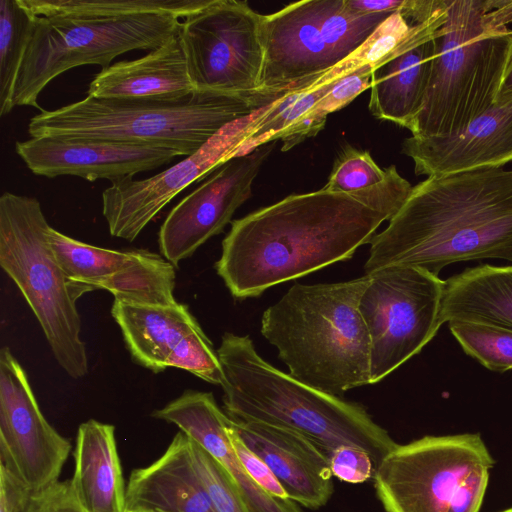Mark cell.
<instances>
[{"instance_id":"1","label":"cell","mask_w":512,"mask_h":512,"mask_svg":"<svg viewBox=\"0 0 512 512\" xmlns=\"http://www.w3.org/2000/svg\"><path fill=\"white\" fill-rule=\"evenodd\" d=\"M412 188L391 165L383 181L360 191L289 195L232 222L217 274L243 299L348 260L400 210Z\"/></svg>"},{"instance_id":"2","label":"cell","mask_w":512,"mask_h":512,"mask_svg":"<svg viewBox=\"0 0 512 512\" xmlns=\"http://www.w3.org/2000/svg\"><path fill=\"white\" fill-rule=\"evenodd\" d=\"M370 244L366 274L403 265L438 276L456 262H512V170L427 177Z\"/></svg>"},{"instance_id":"3","label":"cell","mask_w":512,"mask_h":512,"mask_svg":"<svg viewBox=\"0 0 512 512\" xmlns=\"http://www.w3.org/2000/svg\"><path fill=\"white\" fill-rule=\"evenodd\" d=\"M225 383L223 404L234 421L294 431L328 456L339 446L360 447L378 465L398 444L366 409L306 385L273 367L248 336L226 332L217 350Z\"/></svg>"},{"instance_id":"4","label":"cell","mask_w":512,"mask_h":512,"mask_svg":"<svg viewBox=\"0 0 512 512\" xmlns=\"http://www.w3.org/2000/svg\"><path fill=\"white\" fill-rule=\"evenodd\" d=\"M370 275L345 282L295 284L261 319V333L276 347L289 375L342 396L371 384L370 341L359 300Z\"/></svg>"},{"instance_id":"5","label":"cell","mask_w":512,"mask_h":512,"mask_svg":"<svg viewBox=\"0 0 512 512\" xmlns=\"http://www.w3.org/2000/svg\"><path fill=\"white\" fill-rule=\"evenodd\" d=\"M512 0H448L413 137L457 133L495 104L512 55Z\"/></svg>"},{"instance_id":"6","label":"cell","mask_w":512,"mask_h":512,"mask_svg":"<svg viewBox=\"0 0 512 512\" xmlns=\"http://www.w3.org/2000/svg\"><path fill=\"white\" fill-rule=\"evenodd\" d=\"M276 100L255 93L195 91L177 102L130 101L86 96L55 110H42L28 123L31 137L67 136L171 149L188 156L224 126Z\"/></svg>"},{"instance_id":"7","label":"cell","mask_w":512,"mask_h":512,"mask_svg":"<svg viewBox=\"0 0 512 512\" xmlns=\"http://www.w3.org/2000/svg\"><path fill=\"white\" fill-rule=\"evenodd\" d=\"M40 202L4 192L0 197V265L24 296L60 367L72 378L88 374L81 338L80 296L59 265Z\"/></svg>"},{"instance_id":"8","label":"cell","mask_w":512,"mask_h":512,"mask_svg":"<svg viewBox=\"0 0 512 512\" xmlns=\"http://www.w3.org/2000/svg\"><path fill=\"white\" fill-rule=\"evenodd\" d=\"M494 460L478 433L397 445L374 479L386 512H479Z\"/></svg>"},{"instance_id":"9","label":"cell","mask_w":512,"mask_h":512,"mask_svg":"<svg viewBox=\"0 0 512 512\" xmlns=\"http://www.w3.org/2000/svg\"><path fill=\"white\" fill-rule=\"evenodd\" d=\"M180 26V18L170 14L37 16L17 79L14 107L42 111L38 97L60 74L83 65L103 69L126 52L154 50L177 35Z\"/></svg>"},{"instance_id":"10","label":"cell","mask_w":512,"mask_h":512,"mask_svg":"<svg viewBox=\"0 0 512 512\" xmlns=\"http://www.w3.org/2000/svg\"><path fill=\"white\" fill-rule=\"evenodd\" d=\"M370 275L359 312L370 341L371 384L381 381L429 343L443 322L444 280L413 266H388Z\"/></svg>"},{"instance_id":"11","label":"cell","mask_w":512,"mask_h":512,"mask_svg":"<svg viewBox=\"0 0 512 512\" xmlns=\"http://www.w3.org/2000/svg\"><path fill=\"white\" fill-rule=\"evenodd\" d=\"M262 18L237 0H211L184 18L178 34L195 91L257 93L264 63Z\"/></svg>"},{"instance_id":"12","label":"cell","mask_w":512,"mask_h":512,"mask_svg":"<svg viewBox=\"0 0 512 512\" xmlns=\"http://www.w3.org/2000/svg\"><path fill=\"white\" fill-rule=\"evenodd\" d=\"M70 441L46 420L9 347L0 351V464L31 492L59 481Z\"/></svg>"},{"instance_id":"13","label":"cell","mask_w":512,"mask_h":512,"mask_svg":"<svg viewBox=\"0 0 512 512\" xmlns=\"http://www.w3.org/2000/svg\"><path fill=\"white\" fill-rule=\"evenodd\" d=\"M254 113L224 126L196 152L152 177L112 181L102 192V214L110 235L134 241L180 192L236 157Z\"/></svg>"},{"instance_id":"14","label":"cell","mask_w":512,"mask_h":512,"mask_svg":"<svg viewBox=\"0 0 512 512\" xmlns=\"http://www.w3.org/2000/svg\"><path fill=\"white\" fill-rule=\"evenodd\" d=\"M271 143L231 158L171 209L158 235L164 258L176 267L223 231L251 197L253 182L274 148Z\"/></svg>"},{"instance_id":"15","label":"cell","mask_w":512,"mask_h":512,"mask_svg":"<svg viewBox=\"0 0 512 512\" xmlns=\"http://www.w3.org/2000/svg\"><path fill=\"white\" fill-rule=\"evenodd\" d=\"M15 151L38 176L70 175L110 182L170 163L177 152L154 146L67 136L31 137L17 141Z\"/></svg>"},{"instance_id":"16","label":"cell","mask_w":512,"mask_h":512,"mask_svg":"<svg viewBox=\"0 0 512 512\" xmlns=\"http://www.w3.org/2000/svg\"><path fill=\"white\" fill-rule=\"evenodd\" d=\"M320 4L298 1L263 15L264 63L257 93L277 100L335 66L320 30Z\"/></svg>"},{"instance_id":"17","label":"cell","mask_w":512,"mask_h":512,"mask_svg":"<svg viewBox=\"0 0 512 512\" xmlns=\"http://www.w3.org/2000/svg\"><path fill=\"white\" fill-rule=\"evenodd\" d=\"M401 151L427 177L504 167L512 161V101L495 103L457 133L410 136Z\"/></svg>"},{"instance_id":"18","label":"cell","mask_w":512,"mask_h":512,"mask_svg":"<svg viewBox=\"0 0 512 512\" xmlns=\"http://www.w3.org/2000/svg\"><path fill=\"white\" fill-rule=\"evenodd\" d=\"M151 416L176 425L215 458L235 483L248 512H301L293 500L271 495L248 475L228 434L231 419L211 392L186 390Z\"/></svg>"},{"instance_id":"19","label":"cell","mask_w":512,"mask_h":512,"mask_svg":"<svg viewBox=\"0 0 512 512\" xmlns=\"http://www.w3.org/2000/svg\"><path fill=\"white\" fill-rule=\"evenodd\" d=\"M233 421L243 442L271 469L287 497L316 509L333 493L329 456L304 436L274 425Z\"/></svg>"},{"instance_id":"20","label":"cell","mask_w":512,"mask_h":512,"mask_svg":"<svg viewBox=\"0 0 512 512\" xmlns=\"http://www.w3.org/2000/svg\"><path fill=\"white\" fill-rule=\"evenodd\" d=\"M195 92L179 34L145 56L101 69L87 96L130 101L177 102Z\"/></svg>"},{"instance_id":"21","label":"cell","mask_w":512,"mask_h":512,"mask_svg":"<svg viewBox=\"0 0 512 512\" xmlns=\"http://www.w3.org/2000/svg\"><path fill=\"white\" fill-rule=\"evenodd\" d=\"M127 511L214 512L194 468L189 438L179 431L164 453L146 467L132 470L126 486Z\"/></svg>"},{"instance_id":"22","label":"cell","mask_w":512,"mask_h":512,"mask_svg":"<svg viewBox=\"0 0 512 512\" xmlns=\"http://www.w3.org/2000/svg\"><path fill=\"white\" fill-rule=\"evenodd\" d=\"M70 479L86 512H127L126 486L115 439V427L90 419L79 425Z\"/></svg>"},{"instance_id":"23","label":"cell","mask_w":512,"mask_h":512,"mask_svg":"<svg viewBox=\"0 0 512 512\" xmlns=\"http://www.w3.org/2000/svg\"><path fill=\"white\" fill-rule=\"evenodd\" d=\"M437 37L392 57L372 72L369 110L376 118L410 130L428 90Z\"/></svg>"},{"instance_id":"24","label":"cell","mask_w":512,"mask_h":512,"mask_svg":"<svg viewBox=\"0 0 512 512\" xmlns=\"http://www.w3.org/2000/svg\"><path fill=\"white\" fill-rule=\"evenodd\" d=\"M111 314L132 359L154 373L164 371L175 346L201 329L185 304L149 306L114 300Z\"/></svg>"},{"instance_id":"25","label":"cell","mask_w":512,"mask_h":512,"mask_svg":"<svg viewBox=\"0 0 512 512\" xmlns=\"http://www.w3.org/2000/svg\"><path fill=\"white\" fill-rule=\"evenodd\" d=\"M441 320L512 331V265L482 264L445 280Z\"/></svg>"},{"instance_id":"26","label":"cell","mask_w":512,"mask_h":512,"mask_svg":"<svg viewBox=\"0 0 512 512\" xmlns=\"http://www.w3.org/2000/svg\"><path fill=\"white\" fill-rule=\"evenodd\" d=\"M175 266L159 254L137 250L135 258L114 274L84 284L80 293L104 289L114 300L149 306H174Z\"/></svg>"},{"instance_id":"27","label":"cell","mask_w":512,"mask_h":512,"mask_svg":"<svg viewBox=\"0 0 512 512\" xmlns=\"http://www.w3.org/2000/svg\"><path fill=\"white\" fill-rule=\"evenodd\" d=\"M37 16L124 17L170 14L179 18L206 7L211 0H22Z\"/></svg>"},{"instance_id":"28","label":"cell","mask_w":512,"mask_h":512,"mask_svg":"<svg viewBox=\"0 0 512 512\" xmlns=\"http://www.w3.org/2000/svg\"><path fill=\"white\" fill-rule=\"evenodd\" d=\"M37 15L22 0L0 1V115L14 108L17 79Z\"/></svg>"},{"instance_id":"29","label":"cell","mask_w":512,"mask_h":512,"mask_svg":"<svg viewBox=\"0 0 512 512\" xmlns=\"http://www.w3.org/2000/svg\"><path fill=\"white\" fill-rule=\"evenodd\" d=\"M333 83L312 89L289 90L272 104L257 110L236 151L244 156L256 148L278 140L291 125L307 114L331 89Z\"/></svg>"},{"instance_id":"30","label":"cell","mask_w":512,"mask_h":512,"mask_svg":"<svg viewBox=\"0 0 512 512\" xmlns=\"http://www.w3.org/2000/svg\"><path fill=\"white\" fill-rule=\"evenodd\" d=\"M48 239L67 278L78 284L108 277L131 262L135 251H118L92 246L73 239L50 226Z\"/></svg>"},{"instance_id":"31","label":"cell","mask_w":512,"mask_h":512,"mask_svg":"<svg viewBox=\"0 0 512 512\" xmlns=\"http://www.w3.org/2000/svg\"><path fill=\"white\" fill-rule=\"evenodd\" d=\"M393 13H356L345 0H321L320 30L336 64L357 50Z\"/></svg>"},{"instance_id":"32","label":"cell","mask_w":512,"mask_h":512,"mask_svg":"<svg viewBox=\"0 0 512 512\" xmlns=\"http://www.w3.org/2000/svg\"><path fill=\"white\" fill-rule=\"evenodd\" d=\"M449 329L463 351L485 368L512 369V331L470 322H449Z\"/></svg>"},{"instance_id":"33","label":"cell","mask_w":512,"mask_h":512,"mask_svg":"<svg viewBox=\"0 0 512 512\" xmlns=\"http://www.w3.org/2000/svg\"><path fill=\"white\" fill-rule=\"evenodd\" d=\"M189 442L194 468L214 512H248L239 490L223 466L192 439L189 438Z\"/></svg>"},{"instance_id":"34","label":"cell","mask_w":512,"mask_h":512,"mask_svg":"<svg viewBox=\"0 0 512 512\" xmlns=\"http://www.w3.org/2000/svg\"><path fill=\"white\" fill-rule=\"evenodd\" d=\"M385 176L386 169L380 168L368 151L346 146L335 160L322 189L352 193L380 183Z\"/></svg>"},{"instance_id":"35","label":"cell","mask_w":512,"mask_h":512,"mask_svg":"<svg viewBox=\"0 0 512 512\" xmlns=\"http://www.w3.org/2000/svg\"><path fill=\"white\" fill-rule=\"evenodd\" d=\"M166 366L184 369L211 384L223 386L225 383L217 351L202 328L188 334L175 346Z\"/></svg>"},{"instance_id":"36","label":"cell","mask_w":512,"mask_h":512,"mask_svg":"<svg viewBox=\"0 0 512 512\" xmlns=\"http://www.w3.org/2000/svg\"><path fill=\"white\" fill-rule=\"evenodd\" d=\"M372 70L363 68L353 72L337 82L315 104L311 112L322 120L351 103L363 91L370 89Z\"/></svg>"},{"instance_id":"37","label":"cell","mask_w":512,"mask_h":512,"mask_svg":"<svg viewBox=\"0 0 512 512\" xmlns=\"http://www.w3.org/2000/svg\"><path fill=\"white\" fill-rule=\"evenodd\" d=\"M332 475L348 483H362L374 477L376 467L368 452L360 447L342 445L329 455Z\"/></svg>"},{"instance_id":"38","label":"cell","mask_w":512,"mask_h":512,"mask_svg":"<svg viewBox=\"0 0 512 512\" xmlns=\"http://www.w3.org/2000/svg\"><path fill=\"white\" fill-rule=\"evenodd\" d=\"M228 434L232 446L248 475L271 495L288 498L284 488L268 465L237 434L232 419L228 426Z\"/></svg>"},{"instance_id":"39","label":"cell","mask_w":512,"mask_h":512,"mask_svg":"<svg viewBox=\"0 0 512 512\" xmlns=\"http://www.w3.org/2000/svg\"><path fill=\"white\" fill-rule=\"evenodd\" d=\"M25 512H86L77 501L70 479L33 492Z\"/></svg>"},{"instance_id":"40","label":"cell","mask_w":512,"mask_h":512,"mask_svg":"<svg viewBox=\"0 0 512 512\" xmlns=\"http://www.w3.org/2000/svg\"><path fill=\"white\" fill-rule=\"evenodd\" d=\"M32 493L0 464V512H25Z\"/></svg>"},{"instance_id":"41","label":"cell","mask_w":512,"mask_h":512,"mask_svg":"<svg viewBox=\"0 0 512 512\" xmlns=\"http://www.w3.org/2000/svg\"><path fill=\"white\" fill-rule=\"evenodd\" d=\"M406 0H345L346 7L356 13H394L403 9Z\"/></svg>"},{"instance_id":"42","label":"cell","mask_w":512,"mask_h":512,"mask_svg":"<svg viewBox=\"0 0 512 512\" xmlns=\"http://www.w3.org/2000/svg\"><path fill=\"white\" fill-rule=\"evenodd\" d=\"M509 101H512V55L506 68L495 103L502 104Z\"/></svg>"},{"instance_id":"43","label":"cell","mask_w":512,"mask_h":512,"mask_svg":"<svg viewBox=\"0 0 512 512\" xmlns=\"http://www.w3.org/2000/svg\"><path fill=\"white\" fill-rule=\"evenodd\" d=\"M127 512H166L159 509H145V508H136L132 510H128Z\"/></svg>"},{"instance_id":"44","label":"cell","mask_w":512,"mask_h":512,"mask_svg":"<svg viewBox=\"0 0 512 512\" xmlns=\"http://www.w3.org/2000/svg\"><path fill=\"white\" fill-rule=\"evenodd\" d=\"M501 512H512V507H511V508H508V509H506V510H503V511H501Z\"/></svg>"}]
</instances>
